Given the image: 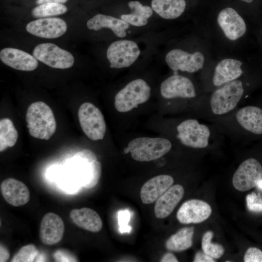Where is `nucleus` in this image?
<instances>
[{"label": "nucleus", "mask_w": 262, "mask_h": 262, "mask_svg": "<svg viewBox=\"0 0 262 262\" xmlns=\"http://www.w3.org/2000/svg\"><path fill=\"white\" fill-rule=\"evenodd\" d=\"M246 206L248 210L253 213L262 212V196L252 192L246 196Z\"/></svg>", "instance_id": "32"}, {"label": "nucleus", "mask_w": 262, "mask_h": 262, "mask_svg": "<svg viewBox=\"0 0 262 262\" xmlns=\"http://www.w3.org/2000/svg\"><path fill=\"white\" fill-rule=\"evenodd\" d=\"M78 118L84 134L91 140H102L106 131L104 116L99 109L93 104L84 102L80 107Z\"/></svg>", "instance_id": "6"}, {"label": "nucleus", "mask_w": 262, "mask_h": 262, "mask_svg": "<svg viewBox=\"0 0 262 262\" xmlns=\"http://www.w3.org/2000/svg\"><path fill=\"white\" fill-rule=\"evenodd\" d=\"M67 24L58 17L42 18L32 21L26 27V31L34 36L53 39L63 35L67 30Z\"/></svg>", "instance_id": "12"}, {"label": "nucleus", "mask_w": 262, "mask_h": 262, "mask_svg": "<svg viewBox=\"0 0 262 262\" xmlns=\"http://www.w3.org/2000/svg\"><path fill=\"white\" fill-rule=\"evenodd\" d=\"M256 186L259 190L262 191V178L258 182Z\"/></svg>", "instance_id": "40"}, {"label": "nucleus", "mask_w": 262, "mask_h": 262, "mask_svg": "<svg viewBox=\"0 0 262 262\" xmlns=\"http://www.w3.org/2000/svg\"><path fill=\"white\" fill-rule=\"evenodd\" d=\"M0 191L5 200L15 207L26 204L30 198V191L27 186L14 178H10L2 181Z\"/></svg>", "instance_id": "18"}, {"label": "nucleus", "mask_w": 262, "mask_h": 262, "mask_svg": "<svg viewBox=\"0 0 262 262\" xmlns=\"http://www.w3.org/2000/svg\"><path fill=\"white\" fill-rule=\"evenodd\" d=\"M151 7L163 18L173 19L184 12L186 2L185 0H152Z\"/></svg>", "instance_id": "25"}, {"label": "nucleus", "mask_w": 262, "mask_h": 262, "mask_svg": "<svg viewBox=\"0 0 262 262\" xmlns=\"http://www.w3.org/2000/svg\"><path fill=\"white\" fill-rule=\"evenodd\" d=\"M121 19L129 24L137 27L143 26L147 23V19L132 13L121 15Z\"/></svg>", "instance_id": "33"}, {"label": "nucleus", "mask_w": 262, "mask_h": 262, "mask_svg": "<svg viewBox=\"0 0 262 262\" xmlns=\"http://www.w3.org/2000/svg\"><path fill=\"white\" fill-rule=\"evenodd\" d=\"M162 262H177V258L171 253H166L161 260Z\"/></svg>", "instance_id": "38"}, {"label": "nucleus", "mask_w": 262, "mask_h": 262, "mask_svg": "<svg viewBox=\"0 0 262 262\" xmlns=\"http://www.w3.org/2000/svg\"><path fill=\"white\" fill-rule=\"evenodd\" d=\"M243 63L234 59H225L216 66L213 76L214 85L219 86L234 81L242 74L241 66Z\"/></svg>", "instance_id": "21"}, {"label": "nucleus", "mask_w": 262, "mask_h": 262, "mask_svg": "<svg viewBox=\"0 0 262 262\" xmlns=\"http://www.w3.org/2000/svg\"><path fill=\"white\" fill-rule=\"evenodd\" d=\"M0 59L6 65L21 71H33L38 66V61L33 56L15 48H6L1 49Z\"/></svg>", "instance_id": "17"}, {"label": "nucleus", "mask_w": 262, "mask_h": 262, "mask_svg": "<svg viewBox=\"0 0 262 262\" xmlns=\"http://www.w3.org/2000/svg\"><path fill=\"white\" fill-rule=\"evenodd\" d=\"M67 0H36V3L38 5L48 2L63 4L66 2Z\"/></svg>", "instance_id": "39"}, {"label": "nucleus", "mask_w": 262, "mask_h": 262, "mask_svg": "<svg viewBox=\"0 0 262 262\" xmlns=\"http://www.w3.org/2000/svg\"><path fill=\"white\" fill-rule=\"evenodd\" d=\"M245 262H262V251L257 247L248 248L244 255Z\"/></svg>", "instance_id": "35"}, {"label": "nucleus", "mask_w": 262, "mask_h": 262, "mask_svg": "<svg viewBox=\"0 0 262 262\" xmlns=\"http://www.w3.org/2000/svg\"><path fill=\"white\" fill-rule=\"evenodd\" d=\"M241 0L247 2V3H250L252 2L253 0Z\"/></svg>", "instance_id": "41"}, {"label": "nucleus", "mask_w": 262, "mask_h": 262, "mask_svg": "<svg viewBox=\"0 0 262 262\" xmlns=\"http://www.w3.org/2000/svg\"><path fill=\"white\" fill-rule=\"evenodd\" d=\"M165 60L173 71L193 73L203 67L205 59L203 54L199 51L189 53L180 49H174L167 53Z\"/></svg>", "instance_id": "11"}, {"label": "nucleus", "mask_w": 262, "mask_h": 262, "mask_svg": "<svg viewBox=\"0 0 262 262\" xmlns=\"http://www.w3.org/2000/svg\"><path fill=\"white\" fill-rule=\"evenodd\" d=\"M86 25L89 29L94 31L109 28L119 37H125L127 34L126 30L129 27V24L122 19L100 14L89 19Z\"/></svg>", "instance_id": "23"}, {"label": "nucleus", "mask_w": 262, "mask_h": 262, "mask_svg": "<svg viewBox=\"0 0 262 262\" xmlns=\"http://www.w3.org/2000/svg\"><path fill=\"white\" fill-rule=\"evenodd\" d=\"M262 178V165L256 159L249 158L244 161L235 172L232 184L236 190L245 192L256 186Z\"/></svg>", "instance_id": "10"}, {"label": "nucleus", "mask_w": 262, "mask_h": 262, "mask_svg": "<svg viewBox=\"0 0 262 262\" xmlns=\"http://www.w3.org/2000/svg\"><path fill=\"white\" fill-rule=\"evenodd\" d=\"M64 173L75 179L82 187L90 189L99 180L101 165L93 151L84 149L74 155Z\"/></svg>", "instance_id": "1"}, {"label": "nucleus", "mask_w": 262, "mask_h": 262, "mask_svg": "<svg viewBox=\"0 0 262 262\" xmlns=\"http://www.w3.org/2000/svg\"><path fill=\"white\" fill-rule=\"evenodd\" d=\"M162 96L167 99L192 98L196 96L194 85L187 78L174 75L163 81L160 86Z\"/></svg>", "instance_id": "13"}, {"label": "nucleus", "mask_w": 262, "mask_h": 262, "mask_svg": "<svg viewBox=\"0 0 262 262\" xmlns=\"http://www.w3.org/2000/svg\"><path fill=\"white\" fill-rule=\"evenodd\" d=\"M237 121L246 130L256 134H262V110L248 106L240 109L236 115Z\"/></svg>", "instance_id": "24"}, {"label": "nucleus", "mask_w": 262, "mask_h": 262, "mask_svg": "<svg viewBox=\"0 0 262 262\" xmlns=\"http://www.w3.org/2000/svg\"><path fill=\"white\" fill-rule=\"evenodd\" d=\"M194 262H215L214 259L203 252H198L196 253L194 261Z\"/></svg>", "instance_id": "36"}, {"label": "nucleus", "mask_w": 262, "mask_h": 262, "mask_svg": "<svg viewBox=\"0 0 262 262\" xmlns=\"http://www.w3.org/2000/svg\"><path fill=\"white\" fill-rule=\"evenodd\" d=\"M173 183V178L167 175H160L149 179L144 184L140 191L142 202L148 204L156 201Z\"/></svg>", "instance_id": "19"}, {"label": "nucleus", "mask_w": 262, "mask_h": 262, "mask_svg": "<svg viewBox=\"0 0 262 262\" xmlns=\"http://www.w3.org/2000/svg\"><path fill=\"white\" fill-rule=\"evenodd\" d=\"M140 54L137 44L130 40H120L109 46L106 56L111 68H121L131 66Z\"/></svg>", "instance_id": "7"}, {"label": "nucleus", "mask_w": 262, "mask_h": 262, "mask_svg": "<svg viewBox=\"0 0 262 262\" xmlns=\"http://www.w3.org/2000/svg\"><path fill=\"white\" fill-rule=\"evenodd\" d=\"M244 89L242 82L234 80L216 90L213 94L210 104L215 115H224L234 109L240 99Z\"/></svg>", "instance_id": "5"}, {"label": "nucleus", "mask_w": 262, "mask_h": 262, "mask_svg": "<svg viewBox=\"0 0 262 262\" xmlns=\"http://www.w3.org/2000/svg\"><path fill=\"white\" fill-rule=\"evenodd\" d=\"M38 254V250L33 244H28L22 246L15 254L11 262H33Z\"/></svg>", "instance_id": "30"}, {"label": "nucleus", "mask_w": 262, "mask_h": 262, "mask_svg": "<svg viewBox=\"0 0 262 262\" xmlns=\"http://www.w3.org/2000/svg\"><path fill=\"white\" fill-rule=\"evenodd\" d=\"M217 22L226 36L231 40H235L246 33V27L244 20L233 8L223 9L217 17Z\"/></svg>", "instance_id": "16"}, {"label": "nucleus", "mask_w": 262, "mask_h": 262, "mask_svg": "<svg viewBox=\"0 0 262 262\" xmlns=\"http://www.w3.org/2000/svg\"><path fill=\"white\" fill-rule=\"evenodd\" d=\"M69 216L73 223L85 230L97 232L102 228L103 223L100 217L92 209L84 207L73 209Z\"/></svg>", "instance_id": "22"}, {"label": "nucleus", "mask_w": 262, "mask_h": 262, "mask_svg": "<svg viewBox=\"0 0 262 262\" xmlns=\"http://www.w3.org/2000/svg\"><path fill=\"white\" fill-rule=\"evenodd\" d=\"M131 214L128 210L120 211L118 213L119 231L121 233L130 232L131 228L128 226Z\"/></svg>", "instance_id": "34"}, {"label": "nucleus", "mask_w": 262, "mask_h": 262, "mask_svg": "<svg viewBox=\"0 0 262 262\" xmlns=\"http://www.w3.org/2000/svg\"><path fill=\"white\" fill-rule=\"evenodd\" d=\"M171 142L161 137H139L131 141L124 149L131 153L133 159L138 162H150L159 159L170 151Z\"/></svg>", "instance_id": "3"}, {"label": "nucleus", "mask_w": 262, "mask_h": 262, "mask_svg": "<svg viewBox=\"0 0 262 262\" xmlns=\"http://www.w3.org/2000/svg\"><path fill=\"white\" fill-rule=\"evenodd\" d=\"M65 232V225L58 214L49 212L42 218L39 229V238L45 245H53L59 242Z\"/></svg>", "instance_id": "15"}, {"label": "nucleus", "mask_w": 262, "mask_h": 262, "mask_svg": "<svg viewBox=\"0 0 262 262\" xmlns=\"http://www.w3.org/2000/svg\"><path fill=\"white\" fill-rule=\"evenodd\" d=\"M128 6L131 10V13L141 17L148 19L153 14V9L148 6L143 5L138 1H130Z\"/></svg>", "instance_id": "31"}, {"label": "nucleus", "mask_w": 262, "mask_h": 262, "mask_svg": "<svg viewBox=\"0 0 262 262\" xmlns=\"http://www.w3.org/2000/svg\"><path fill=\"white\" fill-rule=\"evenodd\" d=\"M10 257V253L8 249L3 245H0V262L7 261Z\"/></svg>", "instance_id": "37"}, {"label": "nucleus", "mask_w": 262, "mask_h": 262, "mask_svg": "<svg viewBox=\"0 0 262 262\" xmlns=\"http://www.w3.org/2000/svg\"><path fill=\"white\" fill-rule=\"evenodd\" d=\"M194 233L193 227L180 229L166 240V248L173 252H181L189 248L193 245Z\"/></svg>", "instance_id": "26"}, {"label": "nucleus", "mask_w": 262, "mask_h": 262, "mask_svg": "<svg viewBox=\"0 0 262 262\" xmlns=\"http://www.w3.org/2000/svg\"><path fill=\"white\" fill-rule=\"evenodd\" d=\"M18 139V132L13 122L5 118L0 121V151L13 147Z\"/></svg>", "instance_id": "27"}, {"label": "nucleus", "mask_w": 262, "mask_h": 262, "mask_svg": "<svg viewBox=\"0 0 262 262\" xmlns=\"http://www.w3.org/2000/svg\"><path fill=\"white\" fill-rule=\"evenodd\" d=\"M177 137L184 145L193 148L206 147L210 135L209 128L196 119H187L177 128Z\"/></svg>", "instance_id": "9"}, {"label": "nucleus", "mask_w": 262, "mask_h": 262, "mask_svg": "<svg viewBox=\"0 0 262 262\" xmlns=\"http://www.w3.org/2000/svg\"><path fill=\"white\" fill-rule=\"evenodd\" d=\"M213 233L211 231H207L203 235L201 241V247L203 251L213 259L220 258L224 253L223 246L217 243L212 242Z\"/></svg>", "instance_id": "29"}, {"label": "nucleus", "mask_w": 262, "mask_h": 262, "mask_svg": "<svg viewBox=\"0 0 262 262\" xmlns=\"http://www.w3.org/2000/svg\"><path fill=\"white\" fill-rule=\"evenodd\" d=\"M212 212L211 207L207 202L199 199H190L180 207L177 218L184 224L199 223L208 219Z\"/></svg>", "instance_id": "14"}, {"label": "nucleus", "mask_w": 262, "mask_h": 262, "mask_svg": "<svg viewBox=\"0 0 262 262\" xmlns=\"http://www.w3.org/2000/svg\"><path fill=\"white\" fill-rule=\"evenodd\" d=\"M26 120L30 134L35 138L48 140L56 131L53 113L44 102L36 101L29 106Z\"/></svg>", "instance_id": "2"}, {"label": "nucleus", "mask_w": 262, "mask_h": 262, "mask_svg": "<svg viewBox=\"0 0 262 262\" xmlns=\"http://www.w3.org/2000/svg\"><path fill=\"white\" fill-rule=\"evenodd\" d=\"M184 193L183 187L179 184L171 186L157 200L154 206L156 217L162 219L167 217L182 199Z\"/></svg>", "instance_id": "20"}, {"label": "nucleus", "mask_w": 262, "mask_h": 262, "mask_svg": "<svg viewBox=\"0 0 262 262\" xmlns=\"http://www.w3.org/2000/svg\"><path fill=\"white\" fill-rule=\"evenodd\" d=\"M151 89L144 80L132 81L121 89L115 98V107L120 113L129 112L149 99Z\"/></svg>", "instance_id": "4"}, {"label": "nucleus", "mask_w": 262, "mask_h": 262, "mask_svg": "<svg viewBox=\"0 0 262 262\" xmlns=\"http://www.w3.org/2000/svg\"><path fill=\"white\" fill-rule=\"evenodd\" d=\"M67 11V7L63 4L48 2L35 7L32 14L34 17L41 18L63 15Z\"/></svg>", "instance_id": "28"}, {"label": "nucleus", "mask_w": 262, "mask_h": 262, "mask_svg": "<svg viewBox=\"0 0 262 262\" xmlns=\"http://www.w3.org/2000/svg\"><path fill=\"white\" fill-rule=\"evenodd\" d=\"M33 54L37 60L55 68H68L74 63V58L69 51L53 43H46L37 45Z\"/></svg>", "instance_id": "8"}]
</instances>
